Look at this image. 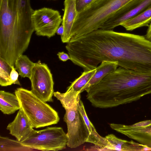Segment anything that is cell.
<instances>
[{"mask_svg":"<svg viewBox=\"0 0 151 151\" xmlns=\"http://www.w3.org/2000/svg\"><path fill=\"white\" fill-rule=\"evenodd\" d=\"M63 32L64 28L63 25L62 24L57 29L56 33L58 35H60L61 36L63 35Z\"/></svg>","mask_w":151,"mask_h":151,"instance_id":"cell-25","label":"cell"},{"mask_svg":"<svg viewBox=\"0 0 151 151\" xmlns=\"http://www.w3.org/2000/svg\"><path fill=\"white\" fill-rule=\"evenodd\" d=\"M34 11L30 0H0V57L11 66L28 47Z\"/></svg>","mask_w":151,"mask_h":151,"instance_id":"cell-1","label":"cell"},{"mask_svg":"<svg viewBox=\"0 0 151 151\" xmlns=\"http://www.w3.org/2000/svg\"><path fill=\"white\" fill-rule=\"evenodd\" d=\"M110 126L113 129L145 146L151 150V119L126 125L114 123Z\"/></svg>","mask_w":151,"mask_h":151,"instance_id":"cell-10","label":"cell"},{"mask_svg":"<svg viewBox=\"0 0 151 151\" xmlns=\"http://www.w3.org/2000/svg\"><path fill=\"white\" fill-rule=\"evenodd\" d=\"M35 64L26 55H21L16 59L14 63L16 69L23 78H30L32 69Z\"/></svg>","mask_w":151,"mask_h":151,"instance_id":"cell-18","label":"cell"},{"mask_svg":"<svg viewBox=\"0 0 151 151\" xmlns=\"http://www.w3.org/2000/svg\"><path fill=\"white\" fill-rule=\"evenodd\" d=\"M107 145L104 150L141 151L149 150L145 146L133 141H128L118 138L113 134L105 137Z\"/></svg>","mask_w":151,"mask_h":151,"instance_id":"cell-13","label":"cell"},{"mask_svg":"<svg viewBox=\"0 0 151 151\" xmlns=\"http://www.w3.org/2000/svg\"><path fill=\"white\" fill-rule=\"evenodd\" d=\"M14 66H12V70L10 73V81L12 84H17L20 85V84L18 80L19 74L16 71L15 68Z\"/></svg>","mask_w":151,"mask_h":151,"instance_id":"cell-22","label":"cell"},{"mask_svg":"<svg viewBox=\"0 0 151 151\" xmlns=\"http://www.w3.org/2000/svg\"><path fill=\"white\" fill-rule=\"evenodd\" d=\"M97 0H76V4L78 13L86 9Z\"/></svg>","mask_w":151,"mask_h":151,"instance_id":"cell-21","label":"cell"},{"mask_svg":"<svg viewBox=\"0 0 151 151\" xmlns=\"http://www.w3.org/2000/svg\"><path fill=\"white\" fill-rule=\"evenodd\" d=\"M31 124L20 108L14 120L9 123L6 129L17 140L22 142L26 139L34 130Z\"/></svg>","mask_w":151,"mask_h":151,"instance_id":"cell-11","label":"cell"},{"mask_svg":"<svg viewBox=\"0 0 151 151\" xmlns=\"http://www.w3.org/2000/svg\"><path fill=\"white\" fill-rule=\"evenodd\" d=\"M150 94L151 73L120 67L90 86L88 90L92 105L101 108L130 103Z\"/></svg>","mask_w":151,"mask_h":151,"instance_id":"cell-2","label":"cell"},{"mask_svg":"<svg viewBox=\"0 0 151 151\" xmlns=\"http://www.w3.org/2000/svg\"><path fill=\"white\" fill-rule=\"evenodd\" d=\"M49 0L56 1V0Z\"/></svg>","mask_w":151,"mask_h":151,"instance_id":"cell-26","label":"cell"},{"mask_svg":"<svg viewBox=\"0 0 151 151\" xmlns=\"http://www.w3.org/2000/svg\"><path fill=\"white\" fill-rule=\"evenodd\" d=\"M32 19L36 35L48 38L55 35L62 22L58 10L45 7L34 10Z\"/></svg>","mask_w":151,"mask_h":151,"instance_id":"cell-8","label":"cell"},{"mask_svg":"<svg viewBox=\"0 0 151 151\" xmlns=\"http://www.w3.org/2000/svg\"><path fill=\"white\" fill-rule=\"evenodd\" d=\"M79 103L73 107L65 109L64 121L67 127V146L75 148L86 142L90 135L83 117L78 109Z\"/></svg>","mask_w":151,"mask_h":151,"instance_id":"cell-6","label":"cell"},{"mask_svg":"<svg viewBox=\"0 0 151 151\" xmlns=\"http://www.w3.org/2000/svg\"><path fill=\"white\" fill-rule=\"evenodd\" d=\"M132 0H97L78 13L71 32L75 39L100 29L117 11Z\"/></svg>","mask_w":151,"mask_h":151,"instance_id":"cell-3","label":"cell"},{"mask_svg":"<svg viewBox=\"0 0 151 151\" xmlns=\"http://www.w3.org/2000/svg\"><path fill=\"white\" fill-rule=\"evenodd\" d=\"M20 108L33 127L38 128L57 124L60 120L58 112L31 91L19 88L15 91Z\"/></svg>","mask_w":151,"mask_h":151,"instance_id":"cell-4","label":"cell"},{"mask_svg":"<svg viewBox=\"0 0 151 151\" xmlns=\"http://www.w3.org/2000/svg\"><path fill=\"white\" fill-rule=\"evenodd\" d=\"M30 80L32 92L43 101L52 102L54 83L47 65L40 61L35 63Z\"/></svg>","mask_w":151,"mask_h":151,"instance_id":"cell-7","label":"cell"},{"mask_svg":"<svg viewBox=\"0 0 151 151\" xmlns=\"http://www.w3.org/2000/svg\"><path fill=\"white\" fill-rule=\"evenodd\" d=\"M150 7L151 0H132L117 11L100 29L113 30Z\"/></svg>","mask_w":151,"mask_h":151,"instance_id":"cell-9","label":"cell"},{"mask_svg":"<svg viewBox=\"0 0 151 151\" xmlns=\"http://www.w3.org/2000/svg\"><path fill=\"white\" fill-rule=\"evenodd\" d=\"M118 66L116 61H105L102 62L96 68V71L86 86L83 91L91 86L97 84L106 76L115 70Z\"/></svg>","mask_w":151,"mask_h":151,"instance_id":"cell-15","label":"cell"},{"mask_svg":"<svg viewBox=\"0 0 151 151\" xmlns=\"http://www.w3.org/2000/svg\"><path fill=\"white\" fill-rule=\"evenodd\" d=\"M33 149L24 146L17 140L0 137V151H29Z\"/></svg>","mask_w":151,"mask_h":151,"instance_id":"cell-19","label":"cell"},{"mask_svg":"<svg viewBox=\"0 0 151 151\" xmlns=\"http://www.w3.org/2000/svg\"><path fill=\"white\" fill-rule=\"evenodd\" d=\"M151 22V7L129 20L121 26L126 30L132 31L141 27L148 26Z\"/></svg>","mask_w":151,"mask_h":151,"instance_id":"cell-17","label":"cell"},{"mask_svg":"<svg viewBox=\"0 0 151 151\" xmlns=\"http://www.w3.org/2000/svg\"><path fill=\"white\" fill-rule=\"evenodd\" d=\"M12 66L0 57V85L1 86H6L12 85L10 76Z\"/></svg>","mask_w":151,"mask_h":151,"instance_id":"cell-20","label":"cell"},{"mask_svg":"<svg viewBox=\"0 0 151 151\" xmlns=\"http://www.w3.org/2000/svg\"><path fill=\"white\" fill-rule=\"evenodd\" d=\"M78 109L83 117L90 133L89 136L86 142L94 144L99 148V150H104L107 145L106 139L105 137L99 135L97 132L88 118L83 103L81 99L79 103Z\"/></svg>","mask_w":151,"mask_h":151,"instance_id":"cell-14","label":"cell"},{"mask_svg":"<svg viewBox=\"0 0 151 151\" xmlns=\"http://www.w3.org/2000/svg\"><path fill=\"white\" fill-rule=\"evenodd\" d=\"M57 55L59 59L63 62L70 60V58L69 55L63 52H59Z\"/></svg>","mask_w":151,"mask_h":151,"instance_id":"cell-23","label":"cell"},{"mask_svg":"<svg viewBox=\"0 0 151 151\" xmlns=\"http://www.w3.org/2000/svg\"><path fill=\"white\" fill-rule=\"evenodd\" d=\"M68 138L61 127H47L40 130H34L21 142L24 146L44 151H57L65 148Z\"/></svg>","mask_w":151,"mask_h":151,"instance_id":"cell-5","label":"cell"},{"mask_svg":"<svg viewBox=\"0 0 151 151\" xmlns=\"http://www.w3.org/2000/svg\"><path fill=\"white\" fill-rule=\"evenodd\" d=\"M20 108L19 100L15 94L0 91V110L4 114H13Z\"/></svg>","mask_w":151,"mask_h":151,"instance_id":"cell-16","label":"cell"},{"mask_svg":"<svg viewBox=\"0 0 151 151\" xmlns=\"http://www.w3.org/2000/svg\"><path fill=\"white\" fill-rule=\"evenodd\" d=\"M64 14L62 24L64 28V32L61 36L62 42L67 43L71 39V32L76 18L78 15L76 0H64Z\"/></svg>","mask_w":151,"mask_h":151,"instance_id":"cell-12","label":"cell"},{"mask_svg":"<svg viewBox=\"0 0 151 151\" xmlns=\"http://www.w3.org/2000/svg\"><path fill=\"white\" fill-rule=\"evenodd\" d=\"M148 27L145 37L151 41V22Z\"/></svg>","mask_w":151,"mask_h":151,"instance_id":"cell-24","label":"cell"}]
</instances>
